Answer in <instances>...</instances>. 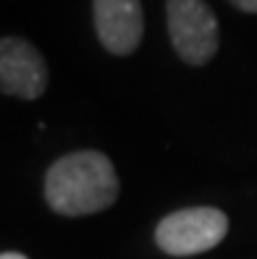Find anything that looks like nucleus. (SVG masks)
<instances>
[{
    "mask_svg": "<svg viewBox=\"0 0 257 259\" xmlns=\"http://www.w3.org/2000/svg\"><path fill=\"white\" fill-rule=\"evenodd\" d=\"M118 173L113 160L97 149H79L58 157L45 176V202L63 218L105 212L118 199Z\"/></svg>",
    "mask_w": 257,
    "mask_h": 259,
    "instance_id": "nucleus-1",
    "label": "nucleus"
},
{
    "mask_svg": "<svg viewBox=\"0 0 257 259\" xmlns=\"http://www.w3.org/2000/svg\"><path fill=\"white\" fill-rule=\"evenodd\" d=\"M173 53L187 66H207L221 48V26L207 0H165Z\"/></svg>",
    "mask_w": 257,
    "mask_h": 259,
    "instance_id": "nucleus-2",
    "label": "nucleus"
},
{
    "mask_svg": "<svg viewBox=\"0 0 257 259\" xmlns=\"http://www.w3.org/2000/svg\"><path fill=\"white\" fill-rule=\"evenodd\" d=\"M226 233H229V218L218 207H184L158 223L155 243L163 254L194 256L215 249Z\"/></svg>",
    "mask_w": 257,
    "mask_h": 259,
    "instance_id": "nucleus-3",
    "label": "nucleus"
},
{
    "mask_svg": "<svg viewBox=\"0 0 257 259\" xmlns=\"http://www.w3.org/2000/svg\"><path fill=\"white\" fill-rule=\"evenodd\" d=\"M48 81V63L32 42L21 37L0 39V92L19 100H40Z\"/></svg>",
    "mask_w": 257,
    "mask_h": 259,
    "instance_id": "nucleus-4",
    "label": "nucleus"
},
{
    "mask_svg": "<svg viewBox=\"0 0 257 259\" xmlns=\"http://www.w3.org/2000/svg\"><path fill=\"white\" fill-rule=\"evenodd\" d=\"M92 21L100 45L111 55H131L144 37L142 0H92Z\"/></svg>",
    "mask_w": 257,
    "mask_h": 259,
    "instance_id": "nucleus-5",
    "label": "nucleus"
},
{
    "mask_svg": "<svg viewBox=\"0 0 257 259\" xmlns=\"http://www.w3.org/2000/svg\"><path fill=\"white\" fill-rule=\"evenodd\" d=\"M229 3L241 13H257V0H229Z\"/></svg>",
    "mask_w": 257,
    "mask_h": 259,
    "instance_id": "nucleus-6",
    "label": "nucleus"
},
{
    "mask_svg": "<svg viewBox=\"0 0 257 259\" xmlns=\"http://www.w3.org/2000/svg\"><path fill=\"white\" fill-rule=\"evenodd\" d=\"M0 259H29V256H24L21 251H3V254H0Z\"/></svg>",
    "mask_w": 257,
    "mask_h": 259,
    "instance_id": "nucleus-7",
    "label": "nucleus"
}]
</instances>
